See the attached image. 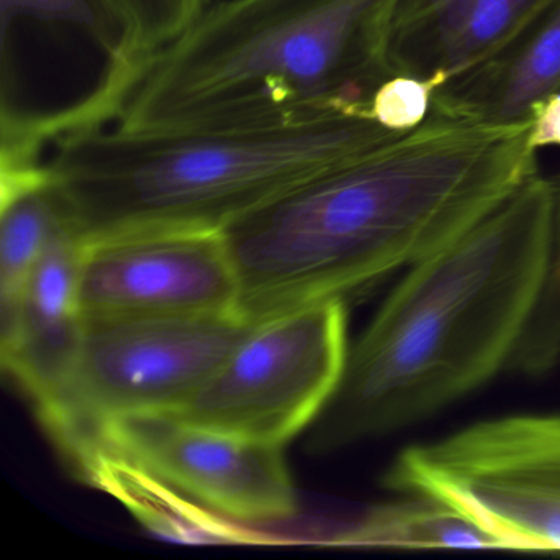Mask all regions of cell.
<instances>
[{"instance_id": "11", "label": "cell", "mask_w": 560, "mask_h": 560, "mask_svg": "<svg viewBox=\"0 0 560 560\" xmlns=\"http://www.w3.org/2000/svg\"><path fill=\"white\" fill-rule=\"evenodd\" d=\"M557 93L560 0H547L493 54L439 84L431 113L480 126H524Z\"/></svg>"}, {"instance_id": "19", "label": "cell", "mask_w": 560, "mask_h": 560, "mask_svg": "<svg viewBox=\"0 0 560 560\" xmlns=\"http://www.w3.org/2000/svg\"><path fill=\"white\" fill-rule=\"evenodd\" d=\"M529 145L534 150L560 147V93L547 97L530 119Z\"/></svg>"}, {"instance_id": "16", "label": "cell", "mask_w": 560, "mask_h": 560, "mask_svg": "<svg viewBox=\"0 0 560 560\" xmlns=\"http://www.w3.org/2000/svg\"><path fill=\"white\" fill-rule=\"evenodd\" d=\"M380 504L320 544L383 549H500L497 540L447 504L429 498Z\"/></svg>"}, {"instance_id": "10", "label": "cell", "mask_w": 560, "mask_h": 560, "mask_svg": "<svg viewBox=\"0 0 560 560\" xmlns=\"http://www.w3.org/2000/svg\"><path fill=\"white\" fill-rule=\"evenodd\" d=\"M83 250L73 224L55 235L28 281L14 332L0 342L5 375L34 406L60 392L80 353L86 329L80 303Z\"/></svg>"}, {"instance_id": "7", "label": "cell", "mask_w": 560, "mask_h": 560, "mask_svg": "<svg viewBox=\"0 0 560 560\" xmlns=\"http://www.w3.org/2000/svg\"><path fill=\"white\" fill-rule=\"evenodd\" d=\"M347 353L346 301L277 314L252 324L221 369L172 416L284 447L311 428L332 398Z\"/></svg>"}, {"instance_id": "5", "label": "cell", "mask_w": 560, "mask_h": 560, "mask_svg": "<svg viewBox=\"0 0 560 560\" xmlns=\"http://www.w3.org/2000/svg\"><path fill=\"white\" fill-rule=\"evenodd\" d=\"M250 326L238 316L86 320L70 376L35 412L68 460L114 419L185 408Z\"/></svg>"}, {"instance_id": "21", "label": "cell", "mask_w": 560, "mask_h": 560, "mask_svg": "<svg viewBox=\"0 0 560 560\" xmlns=\"http://www.w3.org/2000/svg\"><path fill=\"white\" fill-rule=\"evenodd\" d=\"M553 189V254L552 260L560 258V173L550 179Z\"/></svg>"}, {"instance_id": "4", "label": "cell", "mask_w": 560, "mask_h": 560, "mask_svg": "<svg viewBox=\"0 0 560 560\" xmlns=\"http://www.w3.org/2000/svg\"><path fill=\"white\" fill-rule=\"evenodd\" d=\"M401 136L350 110L229 127L107 122L58 137L42 166L90 244L140 232L224 231L304 179Z\"/></svg>"}, {"instance_id": "2", "label": "cell", "mask_w": 560, "mask_h": 560, "mask_svg": "<svg viewBox=\"0 0 560 560\" xmlns=\"http://www.w3.org/2000/svg\"><path fill=\"white\" fill-rule=\"evenodd\" d=\"M553 189L539 173L409 267L347 353L306 451L330 454L457 401L510 363L549 277Z\"/></svg>"}, {"instance_id": "20", "label": "cell", "mask_w": 560, "mask_h": 560, "mask_svg": "<svg viewBox=\"0 0 560 560\" xmlns=\"http://www.w3.org/2000/svg\"><path fill=\"white\" fill-rule=\"evenodd\" d=\"M445 0H401L398 12H396L395 25L411 21L418 15L432 11L438 5L444 4ZM393 25V27H395Z\"/></svg>"}, {"instance_id": "1", "label": "cell", "mask_w": 560, "mask_h": 560, "mask_svg": "<svg viewBox=\"0 0 560 560\" xmlns=\"http://www.w3.org/2000/svg\"><path fill=\"white\" fill-rule=\"evenodd\" d=\"M530 124L432 114L324 170L222 231L248 324L369 290L464 234L536 175Z\"/></svg>"}, {"instance_id": "17", "label": "cell", "mask_w": 560, "mask_h": 560, "mask_svg": "<svg viewBox=\"0 0 560 560\" xmlns=\"http://www.w3.org/2000/svg\"><path fill=\"white\" fill-rule=\"evenodd\" d=\"M133 57L147 65L178 40L209 8L211 0H114Z\"/></svg>"}, {"instance_id": "15", "label": "cell", "mask_w": 560, "mask_h": 560, "mask_svg": "<svg viewBox=\"0 0 560 560\" xmlns=\"http://www.w3.org/2000/svg\"><path fill=\"white\" fill-rule=\"evenodd\" d=\"M27 32L93 51L122 101L142 73L114 0H0V44Z\"/></svg>"}, {"instance_id": "13", "label": "cell", "mask_w": 560, "mask_h": 560, "mask_svg": "<svg viewBox=\"0 0 560 560\" xmlns=\"http://www.w3.org/2000/svg\"><path fill=\"white\" fill-rule=\"evenodd\" d=\"M70 465L78 477L109 491L160 536L182 542H261L241 524L208 510L106 444L88 445Z\"/></svg>"}, {"instance_id": "8", "label": "cell", "mask_w": 560, "mask_h": 560, "mask_svg": "<svg viewBox=\"0 0 560 560\" xmlns=\"http://www.w3.org/2000/svg\"><path fill=\"white\" fill-rule=\"evenodd\" d=\"M94 442L234 523L270 524L296 516V491L281 445L186 424L172 415L114 419L78 452Z\"/></svg>"}, {"instance_id": "3", "label": "cell", "mask_w": 560, "mask_h": 560, "mask_svg": "<svg viewBox=\"0 0 560 560\" xmlns=\"http://www.w3.org/2000/svg\"><path fill=\"white\" fill-rule=\"evenodd\" d=\"M399 2L209 4L145 65L113 122L178 129L287 122L337 110L369 116L373 94L395 74L388 48Z\"/></svg>"}, {"instance_id": "14", "label": "cell", "mask_w": 560, "mask_h": 560, "mask_svg": "<svg viewBox=\"0 0 560 560\" xmlns=\"http://www.w3.org/2000/svg\"><path fill=\"white\" fill-rule=\"evenodd\" d=\"M71 221L44 166L0 179V342L14 332L28 281L50 242ZM74 228V225H73Z\"/></svg>"}, {"instance_id": "9", "label": "cell", "mask_w": 560, "mask_h": 560, "mask_svg": "<svg viewBox=\"0 0 560 560\" xmlns=\"http://www.w3.org/2000/svg\"><path fill=\"white\" fill-rule=\"evenodd\" d=\"M80 303L86 320L237 316V271L222 231L116 235L84 244Z\"/></svg>"}, {"instance_id": "6", "label": "cell", "mask_w": 560, "mask_h": 560, "mask_svg": "<svg viewBox=\"0 0 560 560\" xmlns=\"http://www.w3.org/2000/svg\"><path fill=\"white\" fill-rule=\"evenodd\" d=\"M383 485L447 504L500 549L560 550V416H506L412 445Z\"/></svg>"}, {"instance_id": "12", "label": "cell", "mask_w": 560, "mask_h": 560, "mask_svg": "<svg viewBox=\"0 0 560 560\" xmlns=\"http://www.w3.org/2000/svg\"><path fill=\"white\" fill-rule=\"evenodd\" d=\"M547 0H445L395 25L388 58L395 74L442 84L493 54Z\"/></svg>"}, {"instance_id": "18", "label": "cell", "mask_w": 560, "mask_h": 560, "mask_svg": "<svg viewBox=\"0 0 560 560\" xmlns=\"http://www.w3.org/2000/svg\"><path fill=\"white\" fill-rule=\"evenodd\" d=\"M435 90L434 81L393 74L373 94L369 116L392 132H412L431 116Z\"/></svg>"}]
</instances>
